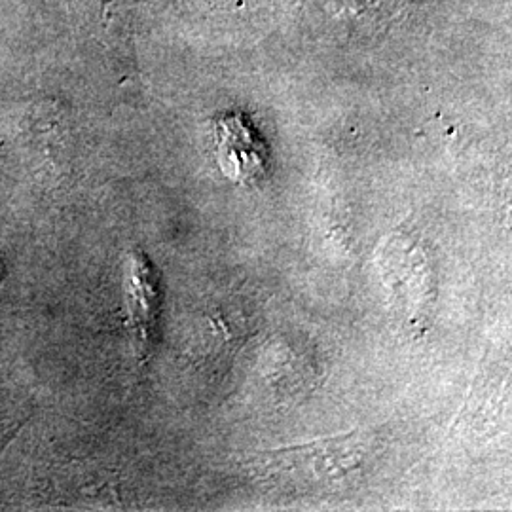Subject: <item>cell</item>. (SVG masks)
<instances>
[{
    "instance_id": "6da1fadb",
    "label": "cell",
    "mask_w": 512,
    "mask_h": 512,
    "mask_svg": "<svg viewBox=\"0 0 512 512\" xmlns=\"http://www.w3.org/2000/svg\"><path fill=\"white\" fill-rule=\"evenodd\" d=\"M372 452L368 433H348L334 439L264 452L256 459L258 471L275 482L300 486L340 484L361 471Z\"/></svg>"
},
{
    "instance_id": "7a4b0ae2",
    "label": "cell",
    "mask_w": 512,
    "mask_h": 512,
    "mask_svg": "<svg viewBox=\"0 0 512 512\" xmlns=\"http://www.w3.org/2000/svg\"><path fill=\"white\" fill-rule=\"evenodd\" d=\"M217 164L232 183L247 184L266 171V150L255 129L241 114H226L215 122Z\"/></svg>"
},
{
    "instance_id": "3957f363",
    "label": "cell",
    "mask_w": 512,
    "mask_h": 512,
    "mask_svg": "<svg viewBox=\"0 0 512 512\" xmlns=\"http://www.w3.org/2000/svg\"><path fill=\"white\" fill-rule=\"evenodd\" d=\"M0 275H2V266H0Z\"/></svg>"
}]
</instances>
